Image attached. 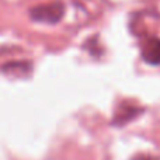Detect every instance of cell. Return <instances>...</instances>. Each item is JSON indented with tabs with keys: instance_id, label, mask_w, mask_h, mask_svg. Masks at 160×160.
I'll return each instance as SVG.
<instances>
[{
	"instance_id": "obj_5",
	"label": "cell",
	"mask_w": 160,
	"mask_h": 160,
	"mask_svg": "<svg viewBox=\"0 0 160 160\" xmlns=\"http://www.w3.org/2000/svg\"><path fill=\"white\" fill-rule=\"evenodd\" d=\"M132 160H160V159L155 158V156H150V155H138V156H135Z\"/></svg>"
},
{
	"instance_id": "obj_4",
	"label": "cell",
	"mask_w": 160,
	"mask_h": 160,
	"mask_svg": "<svg viewBox=\"0 0 160 160\" xmlns=\"http://www.w3.org/2000/svg\"><path fill=\"white\" fill-rule=\"evenodd\" d=\"M32 70V63L28 61H16L8 62L2 66V72L8 76H16V78H24L28 76Z\"/></svg>"
},
{
	"instance_id": "obj_1",
	"label": "cell",
	"mask_w": 160,
	"mask_h": 160,
	"mask_svg": "<svg viewBox=\"0 0 160 160\" xmlns=\"http://www.w3.org/2000/svg\"><path fill=\"white\" fill-rule=\"evenodd\" d=\"M65 16V4L59 0L47 4H39L30 8V17L35 22L44 24H56Z\"/></svg>"
},
{
	"instance_id": "obj_2",
	"label": "cell",
	"mask_w": 160,
	"mask_h": 160,
	"mask_svg": "<svg viewBox=\"0 0 160 160\" xmlns=\"http://www.w3.org/2000/svg\"><path fill=\"white\" fill-rule=\"evenodd\" d=\"M142 108L136 104H132L129 101H124L121 104L117 105L115 112H114V118H112V124L117 127H122V125L131 122L132 119L138 118L142 114Z\"/></svg>"
},
{
	"instance_id": "obj_3",
	"label": "cell",
	"mask_w": 160,
	"mask_h": 160,
	"mask_svg": "<svg viewBox=\"0 0 160 160\" xmlns=\"http://www.w3.org/2000/svg\"><path fill=\"white\" fill-rule=\"evenodd\" d=\"M141 55L146 63L152 66L160 65V39L158 37H149L141 45Z\"/></svg>"
}]
</instances>
